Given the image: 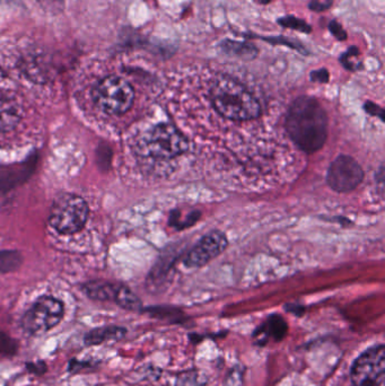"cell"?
<instances>
[{
  "label": "cell",
  "mask_w": 385,
  "mask_h": 386,
  "mask_svg": "<svg viewBox=\"0 0 385 386\" xmlns=\"http://www.w3.org/2000/svg\"><path fill=\"white\" fill-rule=\"evenodd\" d=\"M28 371L32 373V374L37 375V376H41V375L46 374V371H48V366H46V362L43 360H39V362H28L25 365Z\"/></svg>",
  "instance_id": "obj_26"
},
{
  "label": "cell",
  "mask_w": 385,
  "mask_h": 386,
  "mask_svg": "<svg viewBox=\"0 0 385 386\" xmlns=\"http://www.w3.org/2000/svg\"><path fill=\"white\" fill-rule=\"evenodd\" d=\"M21 120V109L16 102L0 98V132L12 130Z\"/></svg>",
  "instance_id": "obj_16"
},
{
  "label": "cell",
  "mask_w": 385,
  "mask_h": 386,
  "mask_svg": "<svg viewBox=\"0 0 385 386\" xmlns=\"http://www.w3.org/2000/svg\"><path fill=\"white\" fill-rule=\"evenodd\" d=\"M277 24L282 26V28H289V30H296L300 33L311 34L313 28L307 23L305 19H300L295 15L282 16L280 19H277Z\"/></svg>",
  "instance_id": "obj_19"
},
{
  "label": "cell",
  "mask_w": 385,
  "mask_h": 386,
  "mask_svg": "<svg viewBox=\"0 0 385 386\" xmlns=\"http://www.w3.org/2000/svg\"><path fill=\"white\" fill-rule=\"evenodd\" d=\"M176 386H206V377L200 371H183L176 380Z\"/></svg>",
  "instance_id": "obj_21"
},
{
  "label": "cell",
  "mask_w": 385,
  "mask_h": 386,
  "mask_svg": "<svg viewBox=\"0 0 385 386\" xmlns=\"http://www.w3.org/2000/svg\"><path fill=\"white\" fill-rule=\"evenodd\" d=\"M21 263L22 256L17 251H0V274L15 271Z\"/></svg>",
  "instance_id": "obj_20"
},
{
  "label": "cell",
  "mask_w": 385,
  "mask_h": 386,
  "mask_svg": "<svg viewBox=\"0 0 385 386\" xmlns=\"http://www.w3.org/2000/svg\"><path fill=\"white\" fill-rule=\"evenodd\" d=\"M359 55H361V49L357 46L352 44L347 48L346 51H343L339 55V62L345 69L352 71V73L364 69L361 61H354V59H358Z\"/></svg>",
  "instance_id": "obj_18"
},
{
  "label": "cell",
  "mask_w": 385,
  "mask_h": 386,
  "mask_svg": "<svg viewBox=\"0 0 385 386\" xmlns=\"http://www.w3.org/2000/svg\"><path fill=\"white\" fill-rule=\"evenodd\" d=\"M39 1L46 8H59L60 7L59 3H61V0H39Z\"/></svg>",
  "instance_id": "obj_29"
},
{
  "label": "cell",
  "mask_w": 385,
  "mask_h": 386,
  "mask_svg": "<svg viewBox=\"0 0 385 386\" xmlns=\"http://www.w3.org/2000/svg\"><path fill=\"white\" fill-rule=\"evenodd\" d=\"M212 107L225 119L250 121L259 118L261 107L255 96L241 82L230 76L216 78L209 91Z\"/></svg>",
  "instance_id": "obj_2"
},
{
  "label": "cell",
  "mask_w": 385,
  "mask_h": 386,
  "mask_svg": "<svg viewBox=\"0 0 385 386\" xmlns=\"http://www.w3.org/2000/svg\"><path fill=\"white\" fill-rule=\"evenodd\" d=\"M119 285L108 281H91L83 286V290L88 298L97 301H114Z\"/></svg>",
  "instance_id": "obj_15"
},
{
  "label": "cell",
  "mask_w": 385,
  "mask_h": 386,
  "mask_svg": "<svg viewBox=\"0 0 385 386\" xmlns=\"http://www.w3.org/2000/svg\"><path fill=\"white\" fill-rule=\"evenodd\" d=\"M363 179L364 170L358 161L350 156H338L327 170V184L334 191L341 193L355 190Z\"/></svg>",
  "instance_id": "obj_8"
},
{
  "label": "cell",
  "mask_w": 385,
  "mask_h": 386,
  "mask_svg": "<svg viewBox=\"0 0 385 386\" xmlns=\"http://www.w3.org/2000/svg\"><path fill=\"white\" fill-rule=\"evenodd\" d=\"M242 37L246 40H261L264 42L268 43L270 46H282L289 48V49L295 50L298 53L303 55H309L311 52L307 49V46L304 44L302 41L298 40V37H289L286 35H273V37H264V35H259V34L252 33H243Z\"/></svg>",
  "instance_id": "obj_14"
},
{
  "label": "cell",
  "mask_w": 385,
  "mask_h": 386,
  "mask_svg": "<svg viewBox=\"0 0 385 386\" xmlns=\"http://www.w3.org/2000/svg\"><path fill=\"white\" fill-rule=\"evenodd\" d=\"M327 114L312 96H300L286 116V130L293 143L307 154L318 152L327 138Z\"/></svg>",
  "instance_id": "obj_1"
},
{
  "label": "cell",
  "mask_w": 385,
  "mask_h": 386,
  "mask_svg": "<svg viewBox=\"0 0 385 386\" xmlns=\"http://www.w3.org/2000/svg\"><path fill=\"white\" fill-rule=\"evenodd\" d=\"M65 315L64 304L51 296L40 297L25 312L21 326L28 335H42L58 326Z\"/></svg>",
  "instance_id": "obj_3"
},
{
  "label": "cell",
  "mask_w": 385,
  "mask_h": 386,
  "mask_svg": "<svg viewBox=\"0 0 385 386\" xmlns=\"http://www.w3.org/2000/svg\"><path fill=\"white\" fill-rule=\"evenodd\" d=\"M334 5V0H309V10L314 12H323L331 10Z\"/></svg>",
  "instance_id": "obj_24"
},
{
  "label": "cell",
  "mask_w": 385,
  "mask_h": 386,
  "mask_svg": "<svg viewBox=\"0 0 385 386\" xmlns=\"http://www.w3.org/2000/svg\"><path fill=\"white\" fill-rule=\"evenodd\" d=\"M258 3H260V5L266 6V5H269L270 3H273V0H258Z\"/></svg>",
  "instance_id": "obj_30"
},
{
  "label": "cell",
  "mask_w": 385,
  "mask_h": 386,
  "mask_svg": "<svg viewBox=\"0 0 385 386\" xmlns=\"http://www.w3.org/2000/svg\"><path fill=\"white\" fill-rule=\"evenodd\" d=\"M143 147L153 159H170L187 152L189 141L173 125L161 123L146 134Z\"/></svg>",
  "instance_id": "obj_4"
},
{
  "label": "cell",
  "mask_w": 385,
  "mask_h": 386,
  "mask_svg": "<svg viewBox=\"0 0 385 386\" xmlns=\"http://www.w3.org/2000/svg\"><path fill=\"white\" fill-rule=\"evenodd\" d=\"M88 207L84 199L78 195H64L59 197L52 206L50 224L61 234H74L86 224Z\"/></svg>",
  "instance_id": "obj_5"
},
{
  "label": "cell",
  "mask_w": 385,
  "mask_h": 386,
  "mask_svg": "<svg viewBox=\"0 0 385 386\" xmlns=\"http://www.w3.org/2000/svg\"><path fill=\"white\" fill-rule=\"evenodd\" d=\"M217 49L222 55L241 61H252L258 58L259 48L250 41H239L234 39H223L217 44Z\"/></svg>",
  "instance_id": "obj_11"
},
{
  "label": "cell",
  "mask_w": 385,
  "mask_h": 386,
  "mask_svg": "<svg viewBox=\"0 0 385 386\" xmlns=\"http://www.w3.org/2000/svg\"><path fill=\"white\" fill-rule=\"evenodd\" d=\"M287 333V323L280 315H271L264 326L255 332V340L258 344H267L270 339L280 341Z\"/></svg>",
  "instance_id": "obj_12"
},
{
  "label": "cell",
  "mask_w": 385,
  "mask_h": 386,
  "mask_svg": "<svg viewBox=\"0 0 385 386\" xmlns=\"http://www.w3.org/2000/svg\"><path fill=\"white\" fill-rule=\"evenodd\" d=\"M355 386H385V348L373 346L356 359L352 367Z\"/></svg>",
  "instance_id": "obj_7"
},
{
  "label": "cell",
  "mask_w": 385,
  "mask_h": 386,
  "mask_svg": "<svg viewBox=\"0 0 385 386\" xmlns=\"http://www.w3.org/2000/svg\"><path fill=\"white\" fill-rule=\"evenodd\" d=\"M94 367V362H86V360H83V362H79L77 359H71L69 362V365H68V371L69 373H77V371H82L84 368H92Z\"/></svg>",
  "instance_id": "obj_27"
},
{
  "label": "cell",
  "mask_w": 385,
  "mask_h": 386,
  "mask_svg": "<svg viewBox=\"0 0 385 386\" xmlns=\"http://www.w3.org/2000/svg\"><path fill=\"white\" fill-rule=\"evenodd\" d=\"M94 100L104 112L123 114L132 107L135 91L132 86L121 77H105L95 87Z\"/></svg>",
  "instance_id": "obj_6"
},
{
  "label": "cell",
  "mask_w": 385,
  "mask_h": 386,
  "mask_svg": "<svg viewBox=\"0 0 385 386\" xmlns=\"http://www.w3.org/2000/svg\"><path fill=\"white\" fill-rule=\"evenodd\" d=\"M127 328L123 326H106L93 328L84 335V344L93 346L112 342V341H120L127 335Z\"/></svg>",
  "instance_id": "obj_13"
},
{
  "label": "cell",
  "mask_w": 385,
  "mask_h": 386,
  "mask_svg": "<svg viewBox=\"0 0 385 386\" xmlns=\"http://www.w3.org/2000/svg\"><path fill=\"white\" fill-rule=\"evenodd\" d=\"M327 30L330 32L331 35L336 39V40L339 41V42H343L348 39V34H347L346 30L343 28V25L340 24L337 19H331L327 24Z\"/></svg>",
  "instance_id": "obj_22"
},
{
  "label": "cell",
  "mask_w": 385,
  "mask_h": 386,
  "mask_svg": "<svg viewBox=\"0 0 385 386\" xmlns=\"http://www.w3.org/2000/svg\"><path fill=\"white\" fill-rule=\"evenodd\" d=\"M364 109H366V112L370 113L372 116H379L381 120H383V109L382 107H379V105H376L373 102H366L364 105Z\"/></svg>",
  "instance_id": "obj_28"
},
{
  "label": "cell",
  "mask_w": 385,
  "mask_h": 386,
  "mask_svg": "<svg viewBox=\"0 0 385 386\" xmlns=\"http://www.w3.org/2000/svg\"><path fill=\"white\" fill-rule=\"evenodd\" d=\"M228 245V240L222 231H212L205 235L185 258V267H200L212 258L219 256Z\"/></svg>",
  "instance_id": "obj_9"
},
{
  "label": "cell",
  "mask_w": 385,
  "mask_h": 386,
  "mask_svg": "<svg viewBox=\"0 0 385 386\" xmlns=\"http://www.w3.org/2000/svg\"><path fill=\"white\" fill-rule=\"evenodd\" d=\"M309 80H311V82L327 84V82H329V80H330V73H329V70L327 68L312 70L309 73Z\"/></svg>",
  "instance_id": "obj_25"
},
{
  "label": "cell",
  "mask_w": 385,
  "mask_h": 386,
  "mask_svg": "<svg viewBox=\"0 0 385 386\" xmlns=\"http://www.w3.org/2000/svg\"><path fill=\"white\" fill-rule=\"evenodd\" d=\"M37 165V156L12 165H0V193L10 191L24 183L33 173Z\"/></svg>",
  "instance_id": "obj_10"
},
{
  "label": "cell",
  "mask_w": 385,
  "mask_h": 386,
  "mask_svg": "<svg viewBox=\"0 0 385 386\" xmlns=\"http://www.w3.org/2000/svg\"><path fill=\"white\" fill-rule=\"evenodd\" d=\"M16 350H17L16 341L12 340V337H7L3 332H0V351L10 355L15 353Z\"/></svg>",
  "instance_id": "obj_23"
},
{
  "label": "cell",
  "mask_w": 385,
  "mask_h": 386,
  "mask_svg": "<svg viewBox=\"0 0 385 386\" xmlns=\"http://www.w3.org/2000/svg\"><path fill=\"white\" fill-rule=\"evenodd\" d=\"M114 303L119 306L131 312H139L143 310V303L139 298L131 292L130 289L123 285H119Z\"/></svg>",
  "instance_id": "obj_17"
}]
</instances>
